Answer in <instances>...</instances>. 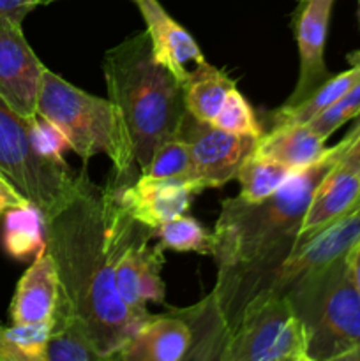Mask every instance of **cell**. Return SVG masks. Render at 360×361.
<instances>
[{
  "label": "cell",
  "mask_w": 360,
  "mask_h": 361,
  "mask_svg": "<svg viewBox=\"0 0 360 361\" xmlns=\"http://www.w3.org/2000/svg\"><path fill=\"white\" fill-rule=\"evenodd\" d=\"M295 13V34L300 69L295 88L284 106H295L314 94L332 73L325 63L328 23L335 0H300Z\"/></svg>",
  "instance_id": "obj_11"
},
{
  "label": "cell",
  "mask_w": 360,
  "mask_h": 361,
  "mask_svg": "<svg viewBox=\"0 0 360 361\" xmlns=\"http://www.w3.org/2000/svg\"><path fill=\"white\" fill-rule=\"evenodd\" d=\"M360 242V208L311 238L296 243L279 271L274 291L281 293L299 275L346 256Z\"/></svg>",
  "instance_id": "obj_14"
},
{
  "label": "cell",
  "mask_w": 360,
  "mask_h": 361,
  "mask_svg": "<svg viewBox=\"0 0 360 361\" xmlns=\"http://www.w3.org/2000/svg\"><path fill=\"white\" fill-rule=\"evenodd\" d=\"M27 204H32L16 187L13 185L9 178L0 173V215H6L7 212L16 210V208H23Z\"/></svg>",
  "instance_id": "obj_33"
},
{
  "label": "cell",
  "mask_w": 360,
  "mask_h": 361,
  "mask_svg": "<svg viewBox=\"0 0 360 361\" xmlns=\"http://www.w3.org/2000/svg\"><path fill=\"white\" fill-rule=\"evenodd\" d=\"M295 175L286 166L251 152L240 164L235 178L240 183V194L247 201H261L277 192Z\"/></svg>",
  "instance_id": "obj_24"
},
{
  "label": "cell",
  "mask_w": 360,
  "mask_h": 361,
  "mask_svg": "<svg viewBox=\"0 0 360 361\" xmlns=\"http://www.w3.org/2000/svg\"><path fill=\"white\" fill-rule=\"evenodd\" d=\"M4 245L18 259L37 256L46 249L44 215L34 204L16 208L6 214Z\"/></svg>",
  "instance_id": "obj_23"
},
{
  "label": "cell",
  "mask_w": 360,
  "mask_h": 361,
  "mask_svg": "<svg viewBox=\"0 0 360 361\" xmlns=\"http://www.w3.org/2000/svg\"><path fill=\"white\" fill-rule=\"evenodd\" d=\"M332 147L316 164L292 175L272 196L247 201L242 196L221 203L214 226V259L217 284L214 293L229 331L247 303L274 291L279 271L299 242L300 226L313 194L332 166Z\"/></svg>",
  "instance_id": "obj_2"
},
{
  "label": "cell",
  "mask_w": 360,
  "mask_h": 361,
  "mask_svg": "<svg viewBox=\"0 0 360 361\" xmlns=\"http://www.w3.org/2000/svg\"><path fill=\"white\" fill-rule=\"evenodd\" d=\"M281 293L306 328L311 361H341L360 345V293L346 256L299 275Z\"/></svg>",
  "instance_id": "obj_4"
},
{
  "label": "cell",
  "mask_w": 360,
  "mask_h": 361,
  "mask_svg": "<svg viewBox=\"0 0 360 361\" xmlns=\"http://www.w3.org/2000/svg\"><path fill=\"white\" fill-rule=\"evenodd\" d=\"M46 66L25 39L21 23L0 20V97L23 118L37 115V97Z\"/></svg>",
  "instance_id": "obj_9"
},
{
  "label": "cell",
  "mask_w": 360,
  "mask_h": 361,
  "mask_svg": "<svg viewBox=\"0 0 360 361\" xmlns=\"http://www.w3.org/2000/svg\"><path fill=\"white\" fill-rule=\"evenodd\" d=\"M346 259H348L349 271H352V279L355 282L356 289L360 293V242L346 254Z\"/></svg>",
  "instance_id": "obj_34"
},
{
  "label": "cell",
  "mask_w": 360,
  "mask_h": 361,
  "mask_svg": "<svg viewBox=\"0 0 360 361\" xmlns=\"http://www.w3.org/2000/svg\"><path fill=\"white\" fill-rule=\"evenodd\" d=\"M332 154L339 164L346 166L360 176V120L346 134V137H342L335 147H332Z\"/></svg>",
  "instance_id": "obj_31"
},
{
  "label": "cell",
  "mask_w": 360,
  "mask_h": 361,
  "mask_svg": "<svg viewBox=\"0 0 360 361\" xmlns=\"http://www.w3.org/2000/svg\"><path fill=\"white\" fill-rule=\"evenodd\" d=\"M212 123L226 133L239 134V136H249L258 140L263 134L260 120L254 115V109L251 108L247 99L240 94L236 87L229 90L221 111L217 113Z\"/></svg>",
  "instance_id": "obj_28"
},
{
  "label": "cell",
  "mask_w": 360,
  "mask_h": 361,
  "mask_svg": "<svg viewBox=\"0 0 360 361\" xmlns=\"http://www.w3.org/2000/svg\"><path fill=\"white\" fill-rule=\"evenodd\" d=\"M360 116V78L334 106L325 109L309 122L311 129L316 130L323 140H328L341 126Z\"/></svg>",
  "instance_id": "obj_29"
},
{
  "label": "cell",
  "mask_w": 360,
  "mask_h": 361,
  "mask_svg": "<svg viewBox=\"0 0 360 361\" xmlns=\"http://www.w3.org/2000/svg\"><path fill=\"white\" fill-rule=\"evenodd\" d=\"M134 2H136V0H134Z\"/></svg>",
  "instance_id": "obj_37"
},
{
  "label": "cell",
  "mask_w": 360,
  "mask_h": 361,
  "mask_svg": "<svg viewBox=\"0 0 360 361\" xmlns=\"http://www.w3.org/2000/svg\"><path fill=\"white\" fill-rule=\"evenodd\" d=\"M141 175L154 176V178H179L194 183V164L186 141L180 136L162 141L148 168Z\"/></svg>",
  "instance_id": "obj_27"
},
{
  "label": "cell",
  "mask_w": 360,
  "mask_h": 361,
  "mask_svg": "<svg viewBox=\"0 0 360 361\" xmlns=\"http://www.w3.org/2000/svg\"><path fill=\"white\" fill-rule=\"evenodd\" d=\"M182 87L187 115L198 122L212 123L221 111L229 90L235 88L236 83L224 71L205 60L191 69Z\"/></svg>",
  "instance_id": "obj_20"
},
{
  "label": "cell",
  "mask_w": 360,
  "mask_h": 361,
  "mask_svg": "<svg viewBox=\"0 0 360 361\" xmlns=\"http://www.w3.org/2000/svg\"><path fill=\"white\" fill-rule=\"evenodd\" d=\"M179 136L187 143L194 164V183L201 190L222 187L236 176L244 159L256 147V137L226 133L214 123L187 115Z\"/></svg>",
  "instance_id": "obj_8"
},
{
  "label": "cell",
  "mask_w": 360,
  "mask_h": 361,
  "mask_svg": "<svg viewBox=\"0 0 360 361\" xmlns=\"http://www.w3.org/2000/svg\"><path fill=\"white\" fill-rule=\"evenodd\" d=\"M136 6L145 20V32L150 39L155 60L184 85L191 73V63L198 66L205 62L201 48L193 35L169 16L159 0H136Z\"/></svg>",
  "instance_id": "obj_13"
},
{
  "label": "cell",
  "mask_w": 360,
  "mask_h": 361,
  "mask_svg": "<svg viewBox=\"0 0 360 361\" xmlns=\"http://www.w3.org/2000/svg\"><path fill=\"white\" fill-rule=\"evenodd\" d=\"M327 140L311 129L309 123L268 127L256 141L254 152L299 173L316 164L327 154Z\"/></svg>",
  "instance_id": "obj_18"
},
{
  "label": "cell",
  "mask_w": 360,
  "mask_h": 361,
  "mask_svg": "<svg viewBox=\"0 0 360 361\" xmlns=\"http://www.w3.org/2000/svg\"><path fill=\"white\" fill-rule=\"evenodd\" d=\"M360 208V176L335 162L316 187L300 226L299 242L311 238Z\"/></svg>",
  "instance_id": "obj_17"
},
{
  "label": "cell",
  "mask_w": 360,
  "mask_h": 361,
  "mask_svg": "<svg viewBox=\"0 0 360 361\" xmlns=\"http://www.w3.org/2000/svg\"><path fill=\"white\" fill-rule=\"evenodd\" d=\"M102 73L108 99L122 116L134 164L143 173L159 145L179 136L186 120L182 83L155 60L147 32L109 48Z\"/></svg>",
  "instance_id": "obj_3"
},
{
  "label": "cell",
  "mask_w": 360,
  "mask_h": 361,
  "mask_svg": "<svg viewBox=\"0 0 360 361\" xmlns=\"http://www.w3.org/2000/svg\"><path fill=\"white\" fill-rule=\"evenodd\" d=\"M52 321L0 326V361H44Z\"/></svg>",
  "instance_id": "obj_26"
},
{
  "label": "cell",
  "mask_w": 360,
  "mask_h": 361,
  "mask_svg": "<svg viewBox=\"0 0 360 361\" xmlns=\"http://www.w3.org/2000/svg\"><path fill=\"white\" fill-rule=\"evenodd\" d=\"M109 187L115 190L124 212L152 229L176 215L186 214L191 197L200 194L196 185L187 180L154 178L148 175H140V178L126 185Z\"/></svg>",
  "instance_id": "obj_12"
},
{
  "label": "cell",
  "mask_w": 360,
  "mask_h": 361,
  "mask_svg": "<svg viewBox=\"0 0 360 361\" xmlns=\"http://www.w3.org/2000/svg\"><path fill=\"white\" fill-rule=\"evenodd\" d=\"M359 6H360V0H359ZM359 20H360V9H359Z\"/></svg>",
  "instance_id": "obj_36"
},
{
  "label": "cell",
  "mask_w": 360,
  "mask_h": 361,
  "mask_svg": "<svg viewBox=\"0 0 360 361\" xmlns=\"http://www.w3.org/2000/svg\"><path fill=\"white\" fill-rule=\"evenodd\" d=\"M0 173L42 212L53 217L78 196L87 180L83 169L74 176L67 164L41 157L30 140L28 120L0 97Z\"/></svg>",
  "instance_id": "obj_6"
},
{
  "label": "cell",
  "mask_w": 360,
  "mask_h": 361,
  "mask_svg": "<svg viewBox=\"0 0 360 361\" xmlns=\"http://www.w3.org/2000/svg\"><path fill=\"white\" fill-rule=\"evenodd\" d=\"M222 361H311L306 328L284 293H261L247 303Z\"/></svg>",
  "instance_id": "obj_7"
},
{
  "label": "cell",
  "mask_w": 360,
  "mask_h": 361,
  "mask_svg": "<svg viewBox=\"0 0 360 361\" xmlns=\"http://www.w3.org/2000/svg\"><path fill=\"white\" fill-rule=\"evenodd\" d=\"M80 317L60 296L52 317V334L46 344L44 361H101Z\"/></svg>",
  "instance_id": "obj_22"
},
{
  "label": "cell",
  "mask_w": 360,
  "mask_h": 361,
  "mask_svg": "<svg viewBox=\"0 0 360 361\" xmlns=\"http://www.w3.org/2000/svg\"><path fill=\"white\" fill-rule=\"evenodd\" d=\"M154 238L164 249L175 252H196L201 256H214V233L205 229L194 217L182 214L162 222L154 229Z\"/></svg>",
  "instance_id": "obj_25"
},
{
  "label": "cell",
  "mask_w": 360,
  "mask_h": 361,
  "mask_svg": "<svg viewBox=\"0 0 360 361\" xmlns=\"http://www.w3.org/2000/svg\"><path fill=\"white\" fill-rule=\"evenodd\" d=\"M341 361H360V345H356L355 349L346 353V355L341 358Z\"/></svg>",
  "instance_id": "obj_35"
},
{
  "label": "cell",
  "mask_w": 360,
  "mask_h": 361,
  "mask_svg": "<svg viewBox=\"0 0 360 361\" xmlns=\"http://www.w3.org/2000/svg\"><path fill=\"white\" fill-rule=\"evenodd\" d=\"M60 298L59 270L48 249L35 256L34 263L21 275L11 300L13 324L49 323Z\"/></svg>",
  "instance_id": "obj_16"
},
{
  "label": "cell",
  "mask_w": 360,
  "mask_h": 361,
  "mask_svg": "<svg viewBox=\"0 0 360 361\" xmlns=\"http://www.w3.org/2000/svg\"><path fill=\"white\" fill-rule=\"evenodd\" d=\"M37 113L62 130L78 157L88 161L95 155H106L112 161L115 178L109 185L129 183L127 176L134 159L122 116L109 99L88 94L46 67Z\"/></svg>",
  "instance_id": "obj_5"
},
{
  "label": "cell",
  "mask_w": 360,
  "mask_h": 361,
  "mask_svg": "<svg viewBox=\"0 0 360 361\" xmlns=\"http://www.w3.org/2000/svg\"><path fill=\"white\" fill-rule=\"evenodd\" d=\"M352 67L339 74H332L311 97L295 106H284L272 111L270 127L289 126V123H309L314 116L334 106L360 78V51L348 56Z\"/></svg>",
  "instance_id": "obj_21"
},
{
  "label": "cell",
  "mask_w": 360,
  "mask_h": 361,
  "mask_svg": "<svg viewBox=\"0 0 360 361\" xmlns=\"http://www.w3.org/2000/svg\"><path fill=\"white\" fill-rule=\"evenodd\" d=\"M28 127H30L32 145L37 150V154L48 161L64 164L66 162L64 161V152L71 150V147L62 130L49 120L42 118L39 113L34 118L28 120Z\"/></svg>",
  "instance_id": "obj_30"
},
{
  "label": "cell",
  "mask_w": 360,
  "mask_h": 361,
  "mask_svg": "<svg viewBox=\"0 0 360 361\" xmlns=\"http://www.w3.org/2000/svg\"><path fill=\"white\" fill-rule=\"evenodd\" d=\"M191 328L193 342L186 361H222L229 341V326L217 296L212 291L189 309H172Z\"/></svg>",
  "instance_id": "obj_19"
},
{
  "label": "cell",
  "mask_w": 360,
  "mask_h": 361,
  "mask_svg": "<svg viewBox=\"0 0 360 361\" xmlns=\"http://www.w3.org/2000/svg\"><path fill=\"white\" fill-rule=\"evenodd\" d=\"M56 2V0H0V20L18 21L23 23L25 16L39 6H46V4Z\"/></svg>",
  "instance_id": "obj_32"
},
{
  "label": "cell",
  "mask_w": 360,
  "mask_h": 361,
  "mask_svg": "<svg viewBox=\"0 0 360 361\" xmlns=\"http://www.w3.org/2000/svg\"><path fill=\"white\" fill-rule=\"evenodd\" d=\"M154 229L140 224L116 259V289L124 302L138 312H148L147 303H164L166 286L161 279L164 247L150 245Z\"/></svg>",
  "instance_id": "obj_10"
},
{
  "label": "cell",
  "mask_w": 360,
  "mask_h": 361,
  "mask_svg": "<svg viewBox=\"0 0 360 361\" xmlns=\"http://www.w3.org/2000/svg\"><path fill=\"white\" fill-rule=\"evenodd\" d=\"M191 328L179 314L148 316L113 360L122 361H186L191 351Z\"/></svg>",
  "instance_id": "obj_15"
},
{
  "label": "cell",
  "mask_w": 360,
  "mask_h": 361,
  "mask_svg": "<svg viewBox=\"0 0 360 361\" xmlns=\"http://www.w3.org/2000/svg\"><path fill=\"white\" fill-rule=\"evenodd\" d=\"M44 222L60 296L80 317L99 356L113 360L150 316L131 309L115 281L116 259L141 222L124 212L113 187L99 189L88 176L78 196Z\"/></svg>",
  "instance_id": "obj_1"
}]
</instances>
